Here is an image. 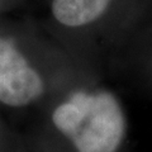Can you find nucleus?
Returning a JSON list of instances; mask_svg holds the SVG:
<instances>
[{"mask_svg":"<svg viewBox=\"0 0 152 152\" xmlns=\"http://www.w3.org/2000/svg\"><path fill=\"white\" fill-rule=\"evenodd\" d=\"M42 93V77L13 43L0 37V102L24 107Z\"/></svg>","mask_w":152,"mask_h":152,"instance_id":"obj_2","label":"nucleus"},{"mask_svg":"<svg viewBox=\"0 0 152 152\" xmlns=\"http://www.w3.org/2000/svg\"><path fill=\"white\" fill-rule=\"evenodd\" d=\"M52 122L77 152H117L126 134L121 104L107 91L75 93L55 109Z\"/></svg>","mask_w":152,"mask_h":152,"instance_id":"obj_1","label":"nucleus"},{"mask_svg":"<svg viewBox=\"0 0 152 152\" xmlns=\"http://www.w3.org/2000/svg\"><path fill=\"white\" fill-rule=\"evenodd\" d=\"M109 3L110 0H53L52 13L61 24L81 27L98 19Z\"/></svg>","mask_w":152,"mask_h":152,"instance_id":"obj_3","label":"nucleus"}]
</instances>
